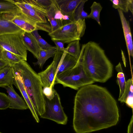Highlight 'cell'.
<instances>
[{"instance_id":"8","label":"cell","mask_w":133,"mask_h":133,"mask_svg":"<svg viewBox=\"0 0 133 133\" xmlns=\"http://www.w3.org/2000/svg\"><path fill=\"white\" fill-rule=\"evenodd\" d=\"M45 97V111L40 117L51 120L58 124L66 125L68 117L64 111L60 97L57 91L55 90L52 99L49 100Z\"/></svg>"},{"instance_id":"31","label":"cell","mask_w":133,"mask_h":133,"mask_svg":"<svg viewBox=\"0 0 133 133\" xmlns=\"http://www.w3.org/2000/svg\"><path fill=\"white\" fill-rule=\"evenodd\" d=\"M55 91L54 88L50 87H43V94L45 97L49 100L52 99L54 97Z\"/></svg>"},{"instance_id":"3","label":"cell","mask_w":133,"mask_h":133,"mask_svg":"<svg viewBox=\"0 0 133 133\" xmlns=\"http://www.w3.org/2000/svg\"><path fill=\"white\" fill-rule=\"evenodd\" d=\"M21 76L25 88L38 115L45 111V99L40 78L25 61L22 60L12 67Z\"/></svg>"},{"instance_id":"7","label":"cell","mask_w":133,"mask_h":133,"mask_svg":"<svg viewBox=\"0 0 133 133\" xmlns=\"http://www.w3.org/2000/svg\"><path fill=\"white\" fill-rule=\"evenodd\" d=\"M22 33L5 34L0 35V50L11 52L27 60V52L21 37Z\"/></svg>"},{"instance_id":"22","label":"cell","mask_w":133,"mask_h":133,"mask_svg":"<svg viewBox=\"0 0 133 133\" xmlns=\"http://www.w3.org/2000/svg\"><path fill=\"white\" fill-rule=\"evenodd\" d=\"M57 50L50 49H44L41 48L40 50L37 62L34 63L35 65H38L40 68H42L46 61L51 57H54Z\"/></svg>"},{"instance_id":"14","label":"cell","mask_w":133,"mask_h":133,"mask_svg":"<svg viewBox=\"0 0 133 133\" xmlns=\"http://www.w3.org/2000/svg\"><path fill=\"white\" fill-rule=\"evenodd\" d=\"M4 88L6 91L10 100L9 108L19 110H24L28 109L25 102L15 91L13 86Z\"/></svg>"},{"instance_id":"10","label":"cell","mask_w":133,"mask_h":133,"mask_svg":"<svg viewBox=\"0 0 133 133\" xmlns=\"http://www.w3.org/2000/svg\"><path fill=\"white\" fill-rule=\"evenodd\" d=\"M63 53V52L57 50L51 63L45 70L38 74L43 87L54 88L57 67Z\"/></svg>"},{"instance_id":"2","label":"cell","mask_w":133,"mask_h":133,"mask_svg":"<svg viewBox=\"0 0 133 133\" xmlns=\"http://www.w3.org/2000/svg\"><path fill=\"white\" fill-rule=\"evenodd\" d=\"M79 58L87 75L95 82L104 83L112 76L113 65L96 43L89 41L83 44Z\"/></svg>"},{"instance_id":"29","label":"cell","mask_w":133,"mask_h":133,"mask_svg":"<svg viewBox=\"0 0 133 133\" xmlns=\"http://www.w3.org/2000/svg\"><path fill=\"white\" fill-rule=\"evenodd\" d=\"M31 32L35 37L41 48L44 49H57L56 46L50 45L39 34L38 30H35Z\"/></svg>"},{"instance_id":"16","label":"cell","mask_w":133,"mask_h":133,"mask_svg":"<svg viewBox=\"0 0 133 133\" xmlns=\"http://www.w3.org/2000/svg\"><path fill=\"white\" fill-rule=\"evenodd\" d=\"M8 14H0V35L7 34L23 33L24 31L10 21Z\"/></svg>"},{"instance_id":"18","label":"cell","mask_w":133,"mask_h":133,"mask_svg":"<svg viewBox=\"0 0 133 133\" xmlns=\"http://www.w3.org/2000/svg\"><path fill=\"white\" fill-rule=\"evenodd\" d=\"M77 62L75 58L64 52L57 67L55 77L73 68Z\"/></svg>"},{"instance_id":"23","label":"cell","mask_w":133,"mask_h":133,"mask_svg":"<svg viewBox=\"0 0 133 133\" xmlns=\"http://www.w3.org/2000/svg\"><path fill=\"white\" fill-rule=\"evenodd\" d=\"M112 3V7L119 9L123 12H127L130 11L133 14V0H110Z\"/></svg>"},{"instance_id":"38","label":"cell","mask_w":133,"mask_h":133,"mask_svg":"<svg viewBox=\"0 0 133 133\" xmlns=\"http://www.w3.org/2000/svg\"><path fill=\"white\" fill-rule=\"evenodd\" d=\"M0 133H2V132H0Z\"/></svg>"},{"instance_id":"12","label":"cell","mask_w":133,"mask_h":133,"mask_svg":"<svg viewBox=\"0 0 133 133\" xmlns=\"http://www.w3.org/2000/svg\"><path fill=\"white\" fill-rule=\"evenodd\" d=\"M12 70L14 77V85L20 92L36 122L39 123V119L38 115L25 88L21 76L18 73Z\"/></svg>"},{"instance_id":"5","label":"cell","mask_w":133,"mask_h":133,"mask_svg":"<svg viewBox=\"0 0 133 133\" xmlns=\"http://www.w3.org/2000/svg\"><path fill=\"white\" fill-rule=\"evenodd\" d=\"M86 29L85 19L71 22L66 24L55 30L49 33L51 40H60L65 43L80 40Z\"/></svg>"},{"instance_id":"4","label":"cell","mask_w":133,"mask_h":133,"mask_svg":"<svg viewBox=\"0 0 133 133\" xmlns=\"http://www.w3.org/2000/svg\"><path fill=\"white\" fill-rule=\"evenodd\" d=\"M95 82L85 72L79 58L73 68L56 77L54 81L55 84H60L75 90Z\"/></svg>"},{"instance_id":"30","label":"cell","mask_w":133,"mask_h":133,"mask_svg":"<svg viewBox=\"0 0 133 133\" xmlns=\"http://www.w3.org/2000/svg\"><path fill=\"white\" fill-rule=\"evenodd\" d=\"M10 101L8 95L0 92V110L6 109L9 107Z\"/></svg>"},{"instance_id":"32","label":"cell","mask_w":133,"mask_h":133,"mask_svg":"<svg viewBox=\"0 0 133 133\" xmlns=\"http://www.w3.org/2000/svg\"><path fill=\"white\" fill-rule=\"evenodd\" d=\"M36 30L44 31L48 34L52 32L51 25L48 24L47 23H37Z\"/></svg>"},{"instance_id":"15","label":"cell","mask_w":133,"mask_h":133,"mask_svg":"<svg viewBox=\"0 0 133 133\" xmlns=\"http://www.w3.org/2000/svg\"><path fill=\"white\" fill-rule=\"evenodd\" d=\"M64 15L69 16L74 21L75 11L82 0H55Z\"/></svg>"},{"instance_id":"28","label":"cell","mask_w":133,"mask_h":133,"mask_svg":"<svg viewBox=\"0 0 133 133\" xmlns=\"http://www.w3.org/2000/svg\"><path fill=\"white\" fill-rule=\"evenodd\" d=\"M87 1L82 0L77 6L75 11L74 21L88 18V14L84 10V4Z\"/></svg>"},{"instance_id":"24","label":"cell","mask_w":133,"mask_h":133,"mask_svg":"<svg viewBox=\"0 0 133 133\" xmlns=\"http://www.w3.org/2000/svg\"><path fill=\"white\" fill-rule=\"evenodd\" d=\"M115 69L118 72L117 82L119 88V94L118 98L119 99L122 97L125 91L126 88V81L120 63L116 66Z\"/></svg>"},{"instance_id":"13","label":"cell","mask_w":133,"mask_h":133,"mask_svg":"<svg viewBox=\"0 0 133 133\" xmlns=\"http://www.w3.org/2000/svg\"><path fill=\"white\" fill-rule=\"evenodd\" d=\"M129 58L133 57V45L132 35L129 22L126 19L123 12L118 9Z\"/></svg>"},{"instance_id":"36","label":"cell","mask_w":133,"mask_h":133,"mask_svg":"<svg viewBox=\"0 0 133 133\" xmlns=\"http://www.w3.org/2000/svg\"><path fill=\"white\" fill-rule=\"evenodd\" d=\"M8 65L7 63L4 60L0 59V70Z\"/></svg>"},{"instance_id":"26","label":"cell","mask_w":133,"mask_h":133,"mask_svg":"<svg viewBox=\"0 0 133 133\" xmlns=\"http://www.w3.org/2000/svg\"><path fill=\"white\" fill-rule=\"evenodd\" d=\"M79 40H76L69 43L64 51L72 56L77 60L78 59L81 53V49Z\"/></svg>"},{"instance_id":"35","label":"cell","mask_w":133,"mask_h":133,"mask_svg":"<svg viewBox=\"0 0 133 133\" xmlns=\"http://www.w3.org/2000/svg\"><path fill=\"white\" fill-rule=\"evenodd\" d=\"M133 116L132 115L128 127L127 133H133Z\"/></svg>"},{"instance_id":"34","label":"cell","mask_w":133,"mask_h":133,"mask_svg":"<svg viewBox=\"0 0 133 133\" xmlns=\"http://www.w3.org/2000/svg\"><path fill=\"white\" fill-rule=\"evenodd\" d=\"M37 1L46 9L51 5L52 2V0H37Z\"/></svg>"},{"instance_id":"17","label":"cell","mask_w":133,"mask_h":133,"mask_svg":"<svg viewBox=\"0 0 133 133\" xmlns=\"http://www.w3.org/2000/svg\"><path fill=\"white\" fill-rule=\"evenodd\" d=\"M21 37L26 50L31 52L37 59L41 48L35 37L31 32L25 31L21 34Z\"/></svg>"},{"instance_id":"21","label":"cell","mask_w":133,"mask_h":133,"mask_svg":"<svg viewBox=\"0 0 133 133\" xmlns=\"http://www.w3.org/2000/svg\"><path fill=\"white\" fill-rule=\"evenodd\" d=\"M20 13L19 8L12 0H0V14H12L16 15Z\"/></svg>"},{"instance_id":"11","label":"cell","mask_w":133,"mask_h":133,"mask_svg":"<svg viewBox=\"0 0 133 133\" xmlns=\"http://www.w3.org/2000/svg\"><path fill=\"white\" fill-rule=\"evenodd\" d=\"M10 21L24 31L32 32L36 30L37 22L20 13L16 15H9Z\"/></svg>"},{"instance_id":"19","label":"cell","mask_w":133,"mask_h":133,"mask_svg":"<svg viewBox=\"0 0 133 133\" xmlns=\"http://www.w3.org/2000/svg\"><path fill=\"white\" fill-rule=\"evenodd\" d=\"M14 77L12 67L7 65L0 70V87L4 88L13 86Z\"/></svg>"},{"instance_id":"33","label":"cell","mask_w":133,"mask_h":133,"mask_svg":"<svg viewBox=\"0 0 133 133\" xmlns=\"http://www.w3.org/2000/svg\"><path fill=\"white\" fill-rule=\"evenodd\" d=\"M56 45L57 50L64 52L65 48L64 47L65 42L60 40H56L53 41Z\"/></svg>"},{"instance_id":"27","label":"cell","mask_w":133,"mask_h":133,"mask_svg":"<svg viewBox=\"0 0 133 133\" xmlns=\"http://www.w3.org/2000/svg\"><path fill=\"white\" fill-rule=\"evenodd\" d=\"M91 11L88 15V18H91L96 20L98 24L101 25L100 20V13L102 9L100 4L94 2L90 7Z\"/></svg>"},{"instance_id":"37","label":"cell","mask_w":133,"mask_h":133,"mask_svg":"<svg viewBox=\"0 0 133 133\" xmlns=\"http://www.w3.org/2000/svg\"><path fill=\"white\" fill-rule=\"evenodd\" d=\"M1 50H0V59H1Z\"/></svg>"},{"instance_id":"9","label":"cell","mask_w":133,"mask_h":133,"mask_svg":"<svg viewBox=\"0 0 133 133\" xmlns=\"http://www.w3.org/2000/svg\"><path fill=\"white\" fill-rule=\"evenodd\" d=\"M46 9V17L50 23L52 32L66 24L74 21L69 16L62 14L55 0H52L51 5Z\"/></svg>"},{"instance_id":"25","label":"cell","mask_w":133,"mask_h":133,"mask_svg":"<svg viewBox=\"0 0 133 133\" xmlns=\"http://www.w3.org/2000/svg\"><path fill=\"white\" fill-rule=\"evenodd\" d=\"M1 59L4 60L8 65L11 67L22 60L16 55L4 50H1Z\"/></svg>"},{"instance_id":"20","label":"cell","mask_w":133,"mask_h":133,"mask_svg":"<svg viewBox=\"0 0 133 133\" xmlns=\"http://www.w3.org/2000/svg\"><path fill=\"white\" fill-rule=\"evenodd\" d=\"M118 100L121 103H124L132 108L133 113V78L128 79L126 81L125 89L123 96Z\"/></svg>"},{"instance_id":"6","label":"cell","mask_w":133,"mask_h":133,"mask_svg":"<svg viewBox=\"0 0 133 133\" xmlns=\"http://www.w3.org/2000/svg\"><path fill=\"white\" fill-rule=\"evenodd\" d=\"M22 15L37 23H47L46 9L37 0H12Z\"/></svg>"},{"instance_id":"1","label":"cell","mask_w":133,"mask_h":133,"mask_svg":"<svg viewBox=\"0 0 133 133\" xmlns=\"http://www.w3.org/2000/svg\"><path fill=\"white\" fill-rule=\"evenodd\" d=\"M119 117L117 102L105 88L82 87L75 97L73 126L76 133H88L115 125Z\"/></svg>"}]
</instances>
